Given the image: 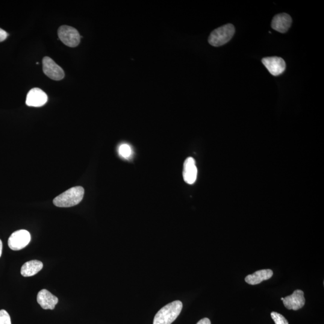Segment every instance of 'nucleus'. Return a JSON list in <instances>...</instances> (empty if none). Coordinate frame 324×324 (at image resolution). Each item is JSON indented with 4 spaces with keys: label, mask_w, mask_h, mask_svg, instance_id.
I'll use <instances>...</instances> for the list:
<instances>
[{
    "label": "nucleus",
    "mask_w": 324,
    "mask_h": 324,
    "mask_svg": "<svg viewBox=\"0 0 324 324\" xmlns=\"http://www.w3.org/2000/svg\"><path fill=\"white\" fill-rule=\"evenodd\" d=\"M59 39L64 45L75 48L80 43L81 36L77 29L72 26L62 25L58 29Z\"/></svg>",
    "instance_id": "4"
},
{
    "label": "nucleus",
    "mask_w": 324,
    "mask_h": 324,
    "mask_svg": "<svg viewBox=\"0 0 324 324\" xmlns=\"http://www.w3.org/2000/svg\"><path fill=\"white\" fill-rule=\"evenodd\" d=\"M273 275L272 270L266 269L257 271V272L246 277L245 281L247 284L255 285L261 284L262 282L270 279Z\"/></svg>",
    "instance_id": "13"
},
{
    "label": "nucleus",
    "mask_w": 324,
    "mask_h": 324,
    "mask_svg": "<svg viewBox=\"0 0 324 324\" xmlns=\"http://www.w3.org/2000/svg\"><path fill=\"white\" fill-rule=\"evenodd\" d=\"M182 309L180 301L169 303L156 314L153 324H171L180 314Z\"/></svg>",
    "instance_id": "2"
},
{
    "label": "nucleus",
    "mask_w": 324,
    "mask_h": 324,
    "mask_svg": "<svg viewBox=\"0 0 324 324\" xmlns=\"http://www.w3.org/2000/svg\"><path fill=\"white\" fill-rule=\"evenodd\" d=\"M37 301L45 310H53L57 305L58 299L48 290H42L37 294Z\"/></svg>",
    "instance_id": "10"
},
{
    "label": "nucleus",
    "mask_w": 324,
    "mask_h": 324,
    "mask_svg": "<svg viewBox=\"0 0 324 324\" xmlns=\"http://www.w3.org/2000/svg\"><path fill=\"white\" fill-rule=\"evenodd\" d=\"M234 26L229 23L212 31L208 37V42L211 46H222L228 43L234 36Z\"/></svg>",
    "instance_id": "3"
},
{
    "label": "nucleus",
    "mask_w": 324,
    "mask_h": 324,
    "mask_svg": "<svg viewBox=\"0 0 324 324\" xmlns=\"http://www.w3.org/2000/svg\"><path fill=\"white\" fill-rule=\"evenodd\" d=\"M291 24V17L287 13H281L273 17L272 27L277 31L285 33L290 29Z\"/></svg>",
    "instance_id": "11"
},
{
    "label": "nucleus",
    "mask_w": 324,
    "mask_h": 324,
    "mask_svg": "<svg viewBox=\"0 0 324 324\" xmlns=\"http://www.w3.org/2000/svg\"><path fill=\"white\" fill-rule=\"evenodd\" d=\"M285 308L288 310L298 311L305 305L304 292L296 290L291 296L286 297L283 300Z\"/></svg>",
    "instance_id": "8"
},
{
    "label": "nucleus",
    "mask_w": 324,
    "mask_h": 324,
    "mask_svg": "<svg viewBox=\"0 0 324 324\" xmlns=\"http://www.w3.org/2000/svg\"><path fill=\"white\" fill-rule=\"evenodd\" d=\"M7 36L8 34L7 32L0 28V42H3V41L7 39Z\"/></svg>",
    "instance_id": "18"
},
{
    "label": "nucleus",
    "mask_w": 324,
    "mask_h": 324,
    "mask_svg": "<svg viewBox=\"0 0 324 324\" xmlns=\"http://www.w3.org/2000/svg\"><path fill=\"white\" fill-rule=\"evenodd\" d=\"M48 101V96L39 88H32L26 96V105L28 107H42Z\"/></svg>",
    "instance_id": "7"
},
{
    "label": "nucleus",
    "mask_w": 324,
    "mask_h": 324,
    "mask_svg": "<svg viewBox=\"0 0 324 324\" xmlns=\"http://www.w3.org/2000/svg\"><path fill=\"white\" fill-rule=\"evenodd\" d=\"M119 155L122 158L129 159L132 155V150L131 147L128 144H122L120 146L119 150Z\"/></svg>",
    "instance_id": "15"
},
{
    "label": "nucleus",
    "mask_w": 324,
    "mask_h": 324,
    "mask_svg": "<svg viewBox=\"0 0 324 324\" xmlns=\"http://www.w3.org/2000/svg\"><path fill=\"white\" fill-rule=\"evenodd\" d=\"M284 300V298H281V300H282V301H283V300Z\"/></svg>",
    "instance_id": "21"
},
{
    "label": "nucleus",
    "mask_w": 324,
    "mask_h": 324,
    "mask_svg": "<svg viewBox=\"0 0 324 324\" xmlns=\"http://www.w3.org/2000/svg\"><path fill=\"white\" fill-rule=\"evenodd\" d=\"M42 64L43 72L48 77L54 81H60L64 78V70L52 59L44 57Z\"/></svg>",
    "instance_id": "6"
},
{
    "label": "nucleus",
    "mask_w": 324,
    "mask_h": 324,
    "mask_svg": "<svg viewBox=\"0 0 324 324\" xmlns=\"http://www.w3.org/2000/svg\"><path fill=\"white\" fill-rule=\"evenodd\" d=\"M196 324H211V321L208 318H205L204 319L200 320Z\"/></svg>",
    "instance_id": "19"
},
{
    "label": "nucleus",
    "mask_w": 324,
    "mask_h": 324,
    "mask_svg": "<svg viewBox=\"0 0 324 324\" xmlns=\"http://www.w3.org/2000/svg\"><path fill=\"white\" fill-rule=\"evenodd\" d=\"M197 174H198V169L196 166L195 161L192 158H188L184 163V181L188 184H193L196 180Z\"/></svg>",
    "instance_id": "12"
},
{
    "label": "nucleus",
    "mask_w": 324,
    "mask_h": 324,
    "mask_svg": "<svg viewBox=\"0 0 324 324\" xmlns=\"http://www.w3.org/2000/svg\"><path fill=\"white\" fill-rule=\"evenodd\" d=\"M84 189L82 187H72L56 197L53 203L58 207H73L81 202L84 198Z\"/></svg>",
    "instance_id": "1"
},
{
    "label": "nucleus",
    "mask_w": 324,
    "mask_h": 324,
    "mask_svg": "<svg viewBox=\"0 0 324 324\" xmlns=\"http://www.w3.org/2000/svg\"><path fill=\"white\" fill-rule=\"evenodd\" d=\"M43 265L42 262L37 260H32L26 262L23 265L20 273L23 277H30L36 275L43 269Z\"/></svg>",
    "instance_id": "14"
},
{
    "label": "nucleus",
    "mask_w": 324,
    "mask_h": 324,
    "mask_svg": "<svg viewBox=\"0 0 324 324\" xmlns=\"http://www.w3.org/2000/svg\"><path fill=\"white\" fill-rule=\"evenodd\" d=\"M31 241V235L28 231L21 229L11 234L8 240V245L13 250H21Z\"/></svg>",
    "instance_id": "5"
},
{
    "label": "nucleus",
    "mask_w": 324,
    "mask_h": 324,
    "mask_svg": "<svg viewBox=\"0 0 324 324\" xmlns=\"http://www.w3.org/2000/svg\"><path fill=\"white\" fill-rule=\"evenodd\" d=\"M271 317L275 324H289L288 320L283 315L276 312H272L271 313Z\"/></svg>",
    "instance_id": "16"
},
{
    "label": "nucleus",
    "mask_w": 324,
    "mask_h": 324,
    "mask_svg": "<svg viewBox=\"0 0 324 324\" xmlns=\"http://www.w3.org/2000/svg\"><path fill=\"white\" fill-rule=\"evenodd\" d=\"M0 324H11L10 315L5 310L0 311Z\"/></svg>",
    "instance_id": "17"
},
{
    "label": "nucleus",
    "mask_w": 324,
    "mask_h": 324,
    "mask_svg": "<svg viewBox=\"0 0 324 324\" xmlns=\"http://www.w3.org/2000/svg\"><path fill=\"white\" fill-rule=\"evenodd\" d=\"M2 243L1 240H0V257H1V256L2 255Z\"/></svg>",
    "instance_id": "20"
},
{
    "label": "nucleus",
    "mask_w": 324,
    "mask_h": 324,
    "mask_svg": "<svg viewBox=\"0 0 324 324\" xmlns=\"http://www.w3.org/2000/svg\"><path fill=\"white\" fill-rule=\"evenodd\" d=\"M262 62L271 74L273 76L281 75L285 72V61L281 57H266L263 58Z\"/></svg>",
    "instance_id": "9"
}]
</instances>
